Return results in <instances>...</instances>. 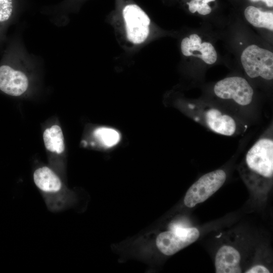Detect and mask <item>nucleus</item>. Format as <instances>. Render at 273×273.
Returning a JSON list of instances; mask_svg holds the SVG:
<instances>
[{
  "instance_id": "5",
  "label": "nucleus",
  "mask_w": 273,
  "mask_h": 273,
  "mask_svg": "<svg viewBox=\"0 0 273 273\" xmlns=\"http://www.w3.org/2000/svg\"><path fill=\"white\" fill-rule=\"evenodd\" d=\"M199 236V231L195 228L173 226L171 230L158 235L156 245L163 254L172 255L195 242Z\"/></svg>"
},
{
  "instance_id": "4",
  "label": "nucleus",
  "mask_w": 273,
  "mask_h": 273,
  "mask_svg": "<svg viewBox=\"0 0 273 273\" xmlns=\"http://www.w3.org/2000/svg\"><path fill=\"white\" fill-rule=\"evenodd\" d=\"M226 178L225 171L217 169L205 174L187 191L184 202L190 208L203 202L222 186Z\"/></svg>"
},
{
  "instance_id": "3",
  "label": "nucleus",
  "mask_w": 273,
  "mask_h": 273,
  "mask_svg": "<svg viewBox=\"0 0 273 273\" xmlns=\"http://www.w3.org/2000/svg\"><path fill=\"white\" fill-rule=\"evenodd\" d=\"M121 14L128 40L134 44L145 41L150 33L151 23L147 13L137 4L127 1L122 5Z\"/></svg>"
},
{
  "instance_id": "15",
  "label": "nucleus",
  "mask_w": 273,
  "mask_h": 273,
  "mask_svg": "<svg viewBox=\"0 0 273 273\" xmlns=\"http://www.w3.org/2000/svg\"><path fill=\"white\" fill-rule=\"evenodd\" d=\"M215 0H191L187 3L189 10L192 13L197 12L199 14L206 15L211 12V7L208 3Z\"/></svg>"
},
{
  "instance_id": "2",
  "label": "nucleus",
  "mask_w": 273,
  "mask_h": 273,
  "mask_svg": "<svg viewBox=\"0 0 273 273\" xmlns=\"http://www.w3.org/2000/svg\"><path fill=\"white\" fill-rule=\"evenodd\" d=\"M243 67L249 77H261L266 80L273 78V54L257 45L246 47L241 56Z\"/></svg>"
},
{
  "instance_id": "9",
  "label": "nucleus",
  "mask_w": 273,
  "mask_h": 273,
  "mask_svg": "<svg viewBox=\"0 0 273 273\" xmlns=\"http://www.w3.org/2000/svg\"><path fill=\"white\" fill-rule=\"evenodd\" d=\"M33 180L36 187L47 197L58 196L62 189V183L59 176L47 166L38 168L35 170Z\"/></svg>"
},
{
  "instance_id": "13",
  "label": "nucleus",
  "mask_w": 273,
  "mask_h": 273,
  "mask_svg": "<svg viewBox=\"0 0 273 273\" xmlns=\"http://www.w3.org/2000/svg\"><path fill=\"white\" fill-rule=\"evenodd\" d=\"M93 136L98 145L104 149L115 147L121 141V134L116 129L109 126H100L95 129Z\"/></svg>"
},
{
  "instance_id": "11",
  "label": "nucleus",
  "mask_w": 273,
  "mask_h": 273,
  "mask_svg": "<svg viewBox=\"0 0 273 273\" xmlns=\"http://www.w3.org/2000/svg\"><path fill=\"white\" fill-rule=\"evenodd\" d=\"M240 260V254L237 249L231 246L223 245L218 249L215 255V272H242Z\"/></svg>"
},
{
  "instance_id": "10",
  "label": "nucleus",
  "mask_w": 273,
  "mask_h": 273,
  "mask_svg": "<svg viewBox=\"0 0 273 273\" xmlns=\"http://www.w3.org/2000/svg\"><path fill=\"white\" fill-rule=\"evenodd\" d=\"M204 118L206 125L216 133L231 136L236 131L235 120L217 109L210 108L206 110L204 113Z\"/></svg>"
},
{
  "instance_id": "6",
  "label": "nucleus",
  "mask_w": 273,
  "mask_h": 273,
  "mask_svg": "<svg viewBox=\"0 0 273 273\" xmlns=\"http://www.w3.org/2000/svg\"><path fill=\"white\" fill-rule=\"evenodd\" d=\"M215 95L222 99L233 100L242 106L252 102L253 89L244 78L232 76L218 81L214 86Z\"/></svg>"
},
{
  "instance_id": "8",
  "label": "nucleus",
  "mask_w": 273,
  "mask_h": 273,
  "mask_svg": "<svg viewBox=\"0 0 273 273\" xmlns=\"http://www.w3.org/2000/svg\"><path fill=\"white\" fill-rule=\"evenodd\" d=\"M180 48L184 56L198 57L209 65L214 64L217 58L213 45L209 42L202 43L201 38L197 34L184 38L181 42Z\"/></svg>"
},
{
  "instance_id": "14",
  "label": "nucleus",
  "mask_w": 273,
  "mask_h": 273,
  "mask_svg": "<svg viewBox=\"0 0 273 273\" xmlns=\"http://www.w3.org/2000/svg\"><path fill=\"white\" fill-rule=\"evenodd\" d=\"M46 149L50 152L61 154L64 151V138L61 127L54 125L47 128L43 134Z\"/></svg>"
},
{
  "instance_id": "1",
  "label": "nucleus",
  "mask_w": 273,
  "mask_h": 273,
  "mask_svg": "<svg viewBox=\"0 0 273 273\" xmlns=\"http://www.w3.org/2000/svg\"><path fill=\"white\" fill-rule=\"evenodd\" d=\"M240 171L244 181L253 190L263 191L271 185L273 177L272 128L247 151Z\"/></svg>"
},
{
  "instance_id": "17",
  "label": "nucleus",
  "mask_w": 273,
  "mask_h": 273,
  "mask_svg": "<svg viewBox=\"0 0 273 273\" xmlns=\"http://www.w3.org/2000/svg\"><path fill=\"white\" fill-rule=\"evenodd\" d=\"M246 273H269V270L264 266L256 265L247 269Z\"/></svg>"
},
{
  "instance_id": "18",
  "label": "nucleus",
  "mask_w": 273,
  "mask_h": 273,
  "mask_svg": "<svg viewBox=\"0 0 273 273\" xmlns=\"http://www.w3.org/2000/svg\"><path fill=\"white\" fill-rule=\"evenodd\" d=\"M252 2H257L261 1L265 4V5L268 7H272L273 6V0H249Z\"/></svg>"
},
{
  "instance_id": "12",
  "label": "nucleus",
  "mask_w": 273,
  "mask_h": 273,
  "mask_svg": "<svg viewBox=\"0 0 273 273\" xmlns=\"http://www.w3.org/2000/svg\"><path fill=\"white\" fill-rule=\"evenodd\" d=\"M246 19L254 27L273 30L272 12L262 11L254 6L247 7L244 11Z\"/></svg>"
},
{
  "instance_id": "16",
  "label": "nucleus",
  "mask_w": 273,
  "mask_h": 273,
  "mask_svg": "<svg viewBox=\"0 0 273 273\" xmlns=\"http://www.w3.org/2000/svg\"><path fill=\"white\" fill-rule=\"evenodd\" d=\"M13 11V0H0V24L8 21Z\"/></svg>"
},
{
  "instance_id": "7",
  "label": "nucleus",
  "mask_w": 273,
  "mask_h": 273,
  "mask_svg": "<svg viewBox=\"0 0 273 273\" xmlns=\"http://www.w3.org/2000/svg\"><path fill=\"white\" fill-rule=\"evenodd\" d=\"M26 74L8 65L0 66V90L12 96L23 94L28 87Z\"/></svg>"
}]
</instances>
